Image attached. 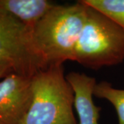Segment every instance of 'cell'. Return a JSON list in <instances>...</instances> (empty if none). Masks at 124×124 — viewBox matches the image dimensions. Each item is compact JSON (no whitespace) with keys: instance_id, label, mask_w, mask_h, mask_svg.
Listing matches in <instances>:
<instances>
[{"instance_id":"cell-1","label":"cell","mask_w":124,"mask_h":124,"mask_svg":"<svg viewBox=\"0 0 124 124\" xmlns=\"http://www.w3.org/2000/svg\"><path fill=\"white\" fill-rule=\"evenodd\" d=\"M87 18V5H55L31 31L34 47L46 68L71 60Z\"/></svg>"},{"instance_id":"cell-9","label":"cell","mask_w":124,"mask_h":124,"mask_svg":"<svg viewBox=\"0 0 124 124\" xmlns=\"http://www.w3.org/2000/svg\"><path fill=\"white\" fill-rule=\"evenodd\" d=\"M104 14L124 30V0H83Z\"/></svg>"},{"instance_id":"cell-10","label":"cell","mask_w":124,"mask_h":124,"mask_svg":"<svg viewBox=\"0 0 124 124\" xmlns=\"http://www.w3.org/2000/svg\"><path fill=\"white\" fill-rule=\"evenodd\" d=\"M13 72L15 71L12 63L8 61L0 59V79L4 78Z\"/></svg>"},{"instance_id":"cell-3","label":"cell","mask_w":124,"mask_h":124,"mask_svg":"<svg viewBox=\"0 0 124 124\" xmlns=\"http://www.w3.org/2000/svg\"><path fill=\"white\" fill-rule=\"evenodd\" d=\"M124 60V30L104 14L87 5L86 21L72 61L97 70L119 64Z\"/></svg>"},{"instance_id":"cell-8","label":"cell","mask_w":124,"mask_h":124,"mask_svg":"<svg viewBox=\"0 0 124 124\" xmlns=\"http://www.w3.org/2000/svg\"><path fill=\"white\" fill-rule=\"evenodd\" d=\"M94 96L112 103L117 112L119 124H124V90L115 88L109 82L103 81L96 84Z\"/></svg>"},{"instance_id":"cell-5","label":"cell","mask_w":124,"mask_h":124,"mask_svg":"<svg viewBox=\"0 0 124 124\" xmlns=\"http://www.w3.org/2000/svg\"><path fill=\"white\" fill-rule=\"evenodd\" d=\"M33 99L32 77L13 72L0 81V124H19Z\"/></svg>"},{"instance_id":"cell-2","label":"cell","mask_w":124,"mask_h":124,"mask_svg":"<svg viewBox=\"0 0 124 124\" xmlns=\"http://www.w3.org/2000/svg\"><path fill=\"white\" fill-rule=\"evenodd\" d=\"M32 84V101L19 124H79L73 112L75 93L63 65L39 71Z\"/></svg>"},{"instance_id":"cell-7","label":"cell","mask_w":124,"mask_h":124,"mask_svg":"<svg viewBox=\"0 0 124 124\" xmlns=\"http://www.w3.org/2000/svg\"><path fill=\"white\" fill-rule=\"evenodd\" d=\"M55 5L47 0H0V9L17 18L31 31Z\"/></svg>"},{"instance_id":"cell-4","label":"cell","mask_w":124,"mask_h":124,"mask_svg":"<svg viewBox=\"0 0 124 124\" xmlns=\"http://www.w3.org/2000/svg\"><path fill=\"white\" fill-rule=\"evenodd\" d=\"M0 59L10 62L15 73L32 77L45 69L32 39L31 31L12 15L0 9Z\"/></svg>"},{"instance_id":"cell-6","label":"cell","mask_w":124,"mask_h":124,"mask_svg":"<svg viewBox=\"0 0 124 124\" xmlns=\"http://www.w3.org/2000/svg\"><path fill=\"white\" fill-rule=\"evenodd\" d=\"M75 93L74 106L79 116V124H99L101 108L93 101L96 79L85 73L71 72L66 76Z\"/></svg>"}]
</instances>
